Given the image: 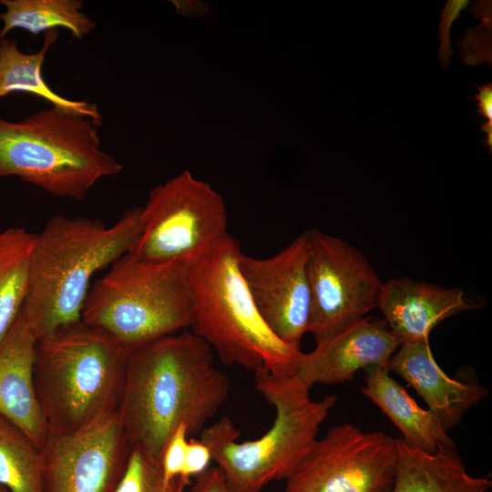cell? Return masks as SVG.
<instances>
[{
  "mask_svg": "<svg viewBox=\"0 0 492 492\" xmlns=\"http://www.w3.org/2000/svg\"><path fill=\"white\" fill-rule=\"evenodd\" d=\"M231 383L210 346L192 332L130 350L118 413L132 446L160 460L180 425L200 434L226 401Z\"/></svg>",
  "mask_w": 492,
  "mask_h": 492,
  "instance_id": "obj_1",
  "label": "cell"
},
{
  "mask_svg": "<svg viewBox=\"0 0 492 492\" xmlns=\"http://www.w3.org/2000/svg\"><path fill=\"white\" fill-rule=\"evenodd\" d=\"M142 230L141 207L112 226L88 217L53 216L36 234L21 313L36 339L81 320L92 277L129 252Z\"/></svg>",
  "mask_w": 492,
  "mask_h": 492,
  "instance_id": "obj_2",
  "label": "cell"
},
{
  "mask_svg": "<svg viewBox=\"0 0 492 492\" xmlns=\"http://www.w3.org/2000/svg\"><path fill=\"white\" fill-rule=\"evenodd\" d=\"M241 253L238 240L228 234L190 267L191 332L223 364L293 375L304 353L264 322L241 274Z\"/></svg>",
  "mask_w": 492,
  "mask_h": 492,
  "instance_id": "obj_3",
  "label": "cell"
},
{
  "mask_svg": "<svg viewBox=\"0 0 492 492\" xmlns=\"http://www.w3.org/2000/svg\"><path fill=\"white\" fill-rule=\"evenodd\" d=\"M129 353L82 320L37 339L35 384L49 434L78 430L118 410Z\"/></svg>",
  "mask_w": 492,
  "mask_h": 492,
  "instance_id": "obj_4",
  "label": "cell"
},
{
  "mask_svg": "<svg viewBox=\"0 0 492 492\" xmlns=\"http://www.w3.org/2000/svg\"><path fill=\"white\" fill-rule=\"evenodd\" d=\"M253 373L255 388L275 410L271 428L256 439L237 442L239 429L222 417L200 434L232 492H261L272 482L287 480L313 448L337 401L333 395L313 401L296 374Z\"/></svg>",
  "mask_w": 492,
  "mask_h": 492,
  "instance_id": "obj_5",
  "label": "cell"
},
{
  "mask_svg": "<svg viewBox=\"0 0 492 492\" xmlns=\"http://www.w3.org/2000/svg\"><path fill=\"white\" fill-rule=\"evenodd\" d=\"M102 120L52 106L20 121L0 117V177H17L56 197L83 199L122 165L100 147Z\"/></svg>",
  "mask_w": 492,
  "mask_h": 492,
  "instance_id": "obj_6",
  "label": "cell"
},
{
  "mask_svg": "<svg viewBox=\"0 0 492 492\" xmlns=\"http://www.w3.org/2000/svg\"><path fill=\"white\" fill-rule=\"evenodd\" d=\"M190 265L125 254L90 286L81 320L132 350L190 326Z\"/></svg>",
  "mask_w": 492,
  "mask_h": 492,
  "instance_id": "obj_7",
  "label": "cell"
},
{
  "mask_svg": "<svg viewBox=\"0 0 492 492\" xmlns=\"http://www.w3.org/2000/svg\"><path fill=\"white\" fill-rule=\"evenodd\" d=\"M141 219V233L128 254L145 262L191 266L229 234L222 197L189 170L150 191Z\"/></svg>",
  "mask_w": 492,
  "mask_h": 492,
  "instance_id": "obj_8",
  "label": "cell"
},
{
  "mask_svg": "<svg viewBox=\"0 0 492 492\" xmlns=\"http://www.w3.org/2000/svg\"><path fill=\"white\" fill-rule=\"evenodd\" d=\"M311 308L308 333L320 343L377 307L383 282L367 258L347 241L306 231Z\"/></svg>",
  "mask_w": 492,
  "mask_h": 492,
  "instance_id": "obj_9",
  "label": "cell"
},
{
  "mask_svg": "<svg viewBox=\"0 0 492 492\" xmlns=\"http://www.w3.org/2000/svg\"><path fill=\"white\" fill-rule=\"evenodd\" d=\"M397 463V439L343 423L316 440L285 492H391Z\"/></svg>",
  "mask_w": 492,
  "mask_h": 492,
  "instance_id": "obj_10",
  "label": "cell"
},
{
  "mask_svg": "<svg viewBox=\"0 0 492 492\" xmlns=\"http://www.w3.org/2000/svg\"><path fill=\"white\" fill-rule=\"evenodd\" d=\"M131 448L118 410L78 430L49 434L41 449L46 492H114Z\"/></svg>",
  "mask_w": 492,
  "mask_h": 492,
  "instance_id": "obj_11",
  "label": "cell"
},
{
  "mask_svg": "<svg viewBox=\"0 0 492 492\" xmlns=\"http://www.w3.org/2000/svg\"><path fill=\"white\" fill-rule=\"evenodd\" d=\"M307 258L306 231L272 257H240L241 274L264 322L278 338L297 346L309 327Z\"/></svg>",
  "mask_w": 492,
  "mask_h": 492,
  "instance_id": "obj_12",
  "label": "cell"
},
{
  "mask_svg": "<svg viewBox=\"0 0 492 492\" xmlns=\"http://www.w3.org/2000/svg\"><path fill=\"white\" fill-rule=\"evenodd\" d=\"M399 345L384 319L366 316L303 354L295 374L309 389L315 384L343 383L360 370L388 368Z\"/></svg>",
  "mask_w": 492,
  "mask_h": 492,
  "instance_id": "obj_13",
  "label": "cell"
},
{
  "mask_svg": "<svg viewBox=\"0 0 492 492\" xmlns=\"http://www.w3.org/2000/svg\"><path fill=\"white\" fill-rule=\"evenodd\" d=\"M400 343L429 339L440 323L475 308L461 288H446L409 277L383 282L377 303Z\"/></svg>",
  "mask_w": 492,
  "mask_h": 492,
  "instance_id": "obj_14",
  "label": "cell"
},
{
  "mask_svg": "<svg viewBox=\"0 0 492 492\" xmlns=\"http://www.w3.org/2000/svg\"><path fill=\"white\" fill-rule=\"evenodd\" d=\"M36 341L20 311L0 343V415L18 426L42 449L49 437V428L35 384Z\"/></svg>",
  "mask_w": 492,
  "mask_h": 492,
  "instance_id": "obj_15",
  "label": "cell"
},
{
  "mask_svg": "<svg viewBox=\"0 0 492 492\" xmlns=\"http://www.w3.org/2000/svg\"><path fill=\"white\" fill-rule=\"evenodd\" d=\"M388 369L417 392L446 431L487 397V390L480 384L449 377L436 362L429 339L400 343Z\"/></svg>",
  "mask_w": 492,
  "mask_h": 492,
  "instance_id": "obj_16",
  "label": "cell"
},
{
  "mask_svg": "<svg viewBox=\"0 0 492 492\" xmlns=\"http://www.w3.org/2000/svg\"><path fill=\"white\" fill-rule=\"evenodd\" d=\"M361 392L389 417L407 445L430 454L456 447L437 416L421 407L390 375L388 368L366 369Z\"/></svg>",
  "mask_w": 492,
  "mask_h": 492,
  "instance_id": "obj_17",
  "label": "cell"
},
{
  "mask_svg": "<svg viewBox=\"0 0 492 492\" xmlns=\"http://www.w3.org/2000/svg\"><path fill=\"white\" fill-rule=\"evenodd\" d=\"M398 463L391 492H487L488 477L470 475L456 447L430 454L397 439Z\"/></svg>",
  "mask_w": 492,
  "mask_h": 492,
  "instance_id": "obj_18",
  "label": "cell"
},
{
  "mask_svg": "<svg viewBox=\"0 0 492 492\" xmlns=\"http://www.w3.org/2000/svg\"><path fill=\"white\" fill-rule=\"evenodd\" d=\"M58 36V29L44 33L43 46L35 53L21 51L13 38H0V98L15 92L29 93L50 102L54 107L102 120L97 104L61 97L45 81L42 67L48 50Z\"/></svg>",
  "mask_w": 492,
  "mask_h": 492,
  "instance_id": "obj_19",
  "label": "cell"
},
{
  "mask_svg": "<svg viewBox=\"0 0 492 492\" xmlns=\"http://www.w3.org/2000/svg\"><path fill=\"white\" fill-rule=\"evenodd\" d=\"M36 233L24 228L0 231V343L22 310L29 291Z\"/></svg>",
  "mask_w": 492,
  "mask_h": 492,
  "instance_id": "obj_20",
  "label": "cell"
},
{
  "mask_svg": "<svg viewBox=\"0 0 492 492\" xmlns=\"http://www.w3.org/2000/svg\"><path fill=\"white\" fill-rule=\"evenodd\" d=\"M0 5L5 8L0 13V38L15 28L36 36L62 27L82 39L96 27L80 0H0Z\"/></svg>",
  "mask_w": 492,
  "mask_h": 492,
  "instance_id": "obj_21",
  "label": "cell"
},
{
  "mask_svg": "<svg viewBox=\"0 0 492 492\" xmlns=\"http://www.w3.org/2000/svg\"><path fill=\"white\" fill-rule=\"evenodd\" d=\"M0 485L10 492H46L42 450L18 426L2 415Z\"/></svg>",
  "mask_w": 492,
  "mask_h": 492,
  "instance_id": "obj_22",
  "label": "cell"
},
{
  "mask_svg": "<svg viewBox=\"0 0 492 492\" xmlns=\"http://www.w3.org/2000/svg\"><path fill=\"white\" fill-rule=\"evenodd\" d=\"M191 478L179 476L170 482L163 477L160 460L132 446L124 473L114 492H184Z\"/></svg>",
  "mask_w": 492,
  "mask_h": 492,
  "instance_id": "obj_23",
  "label": "cell"
},
{
  "mask_svg": "<svg viewBox=\"0 0 492 492\" xmlns=\"http://www.w3.org/2000/svg\"><path fill=\"white\" fill-rule=\"evenodd\" d=\"M187 427L180 425L170 436L163 450L160 463L166 482L182 476L187 446L189 443Z\"/></svg>",
  "mask_w": 492,
  "mask_h": 492,
  "instance_id": "obj_24",
  "label": "cell"
},
{
  "mask_svg": "<svg viewBox=\"0 0 492 492\" xmlns=\"http://www.w3.org/2000/svg\"><path fill=\"white\" fill-rule=\"evenodd\" d=\"M456 44L461 48V59L466 64L474 52L481 53L483 61L491 67V18L482 20V25L466 32L465 37Z\"/></svg>",
  "mask_w": 492,
  "mask_h": 492,
  "instance_id": "obj_25",
  "label": "cell"
},
{
  "mask_svg": "<svg viewBox=\"0 0 492 492\" xmlns=\"http://www.w3.org/2000/svg\"><path fill=\"white\" fill-rule=\"evenodd\" d=\"M468 4V0H449L444 6L438 30V36L441 39L438 59L444 68L450 65V57L453 55L450 44V30L452 24L459 17L462 10H464Z\"/></svg>",
  "mask_w": 492,
  "mask_h": 492,
  "instance_id": "obj_26",
  "label": "cell"
},
{
  "mask_svg": "<svg viewBox=\"0 0 492 492\" xmlns=\"http://www.w3.org/2000/svg\"><path fill=\"white\" fill-rule=\"evenodd\" d=\"M212 461L209 447L200 439H189L183 477L191 478L205 471Z\"/></svg>",
  "mask_w": 492,
  "mask_h": 492,
  "instance_id": "obj_27",
  "label": "cell"
},
{
  "mask_svg": "<svg viewBox=\"0 0 492 492\" xmlns=\"http://www.w3.org/2000/svg\"><path fill=\"white\" fill-rule=\"evenodd\" d=\"M478 93L469 99L477 101V113L487 119L486 122H482L480 128L482 132L486 133L485 143L488 148L490 153L492 152V82H488L483 86H477L476 83Z\"/></svg>",
  "mask_w": 492,
  "mask_h": 492,
  "instance_id": "obj_28",
  "label": "cell"
},
{
  "mask_svg": "<svg viewBox=\"0 0 492 492\" xmlns=\"http://www.w3.org/2000/svg\"><path fill=\"white\" fill-rule=\"evenodd\" d=\"M190 486L189 492H232L217 466H210L196 476Z\"/></svg>",
  "mask_w": 492,
  "mask_h": 492,
  "instance_id": "obj_29",
  "label": "cell"
},
{
  "mask_svg": "<svg viewBox=\"0 0 492 492\" xmlns=\"http://www.w3.org/2000/svg\"><path fill=\"white\" fill-rule=\"evenodd\" d=\"M0 492H10L7 488L0 485Z\"/></svg>",
  "mask_w": 492,
  "mask_h": 492,
  "instance_id": "obj_30",
  "label": "cell"
},
{
  "mask_svg": "<svg viewBox=\"0 0 492 492\" xmlns=\"http://www.w3.org/2000/svg\"><path fill=\"white\" fill-rule=\"evenodd\" d=\"M285 492V491H284Z\"/></svg>",
  "mask_w": 492,
  "mask_h": 492,
  "instance_id": "obj_31",
  "label": "cell"
}]
</instances>
